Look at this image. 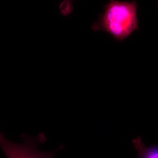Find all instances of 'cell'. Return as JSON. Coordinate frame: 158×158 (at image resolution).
<instances>
[{
    "label": "cell",
    "mask_w": 158,
    "mask_h": 158,
    "mask_svg": "<svg viewBox=\"0 0 158 158\" xmlns=\"http://www.w3.org/2000/svg\"><path fill=\"white\" fill-rule=\"evenodd\" d=\"M137 8L135 1L110 0L91 28L94 31L107 32L116 40L123 41L134 31H139Z\"/></svg>",
    "instance_id": "1"
},
{
    "label": "cell",
    "mask_w": 158,
    "mask_h": 158,
    "mask_svg": "<svg viewBox=\"0 0 158 158\" xmlns=\"http://www.w3.org/2000/svg\"><path fill=\"white\" fill-rule=\"evenodd\" d=\"M134 148L138 151V158H158V147L154 144L151 147L145 146L140 136L132 141Z\"/></svg>",
    "instance_id": "3"
},
{
    "label": "cell",
    "mask_w": 158,
    "mask_h": 158,
    "mask_svg": "<svg viewBox=\"0 0 158 158\" xmlns=\"http://www.w3.org/2000/svg\"><path fill=\"white\" fill-rule=\"evenodd\" d=\"M73 0H63L59 6L61 14L64 16L69 15L73 9L72 2Z\"/></svg>",
    "instance_id": "4"
},
{
    "label": "cell",
    "mask_w": 158,
    "mask_h": 158,
    "mask_svg": "<svg viewBox=\"0 0 158 158\" xmlns=\"http://www.w3.org/2000/svg\"><path fill=\"white\" fill-rule=\"evenodd\" d=\"M22 136L23 142L17 144L7 140L0 133V146L7 158H54L56 153L64 148L62 145L53 151H41L37 147L45 141L44 134L40 133L36 138L25 134Z\"/></svg>",
    "instance_id": "2"
}]
</instances>
